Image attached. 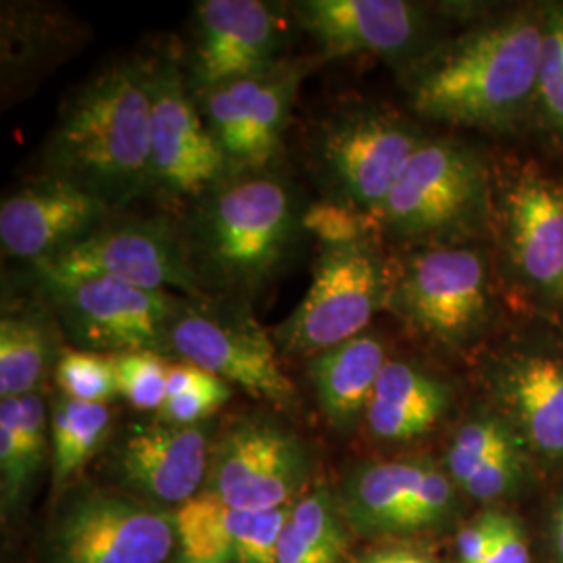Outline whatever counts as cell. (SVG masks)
Instances as JSON below:
<instances>
[{
  "instance_id": "cell-1",
  "label": "cell",
  "mask_w": 563,
  "mask_h": 563,
  "mask_svg": "<svg viewBox=\"0 0 563 563\" xmlns=\"http://www.w3.org/2000/svg\"><path fill=\"white\" fill-rule=\"evenodd\" d=\"M305 209L276 167L228 176L181 209L176 225L202 299L253 307L297 260Z\"/></svg>"
},
{
  "instance_id": "cell-2",
  "label": "cell",
  "mask_w": 563,
  "mask_h": 563,
  "mask_svg": "<svg viewBox=\"0 0 563 563\" xmlns=\"http://www.w3.org/2000/svg\"><path fill=\"white\" fill-rule=\"evenodd\" d=\"M544 9L505 13L437 42L402 74L411 111L426 121L509 130L537 107Z\"/></svg>"
},
{
  "instance_id": "cell-3",
  "label": "cell",
  "mask_w": 563,
  "mask_h": 563,
  "mask_svg": "<svg viewBox=\"0 0 563 563\" xmlns=\"http://www.w3.org/2000/svg\"><path fill=\"white\" fill-rule=\"evenodd\" d=\"M151 57L107 65L60 107L42 148V174L71 181L120 213L153 195Z\"/></svg>"
},
{
  "instance_id": "cell-4",
  "label": "cell",
  "mask_w": 563,
  "mask_h": 563,
  "mask_svg": "<svg viewBox=\"0 0 563 563\" xmlns=\"http://www.w3.org/2000/svg\"><path fill=\"white\" fill-rule=\"evenodd\" d=\"M490 216V181L481 155L453 139H426L380 211L376 234L416 246L465 244Z\"/></svg>"
},
{
  "instance_id": "cell-5",
  "label": "cell",
  "mask_w": 563,
  "mask_h": 563,
  "mask_svg": "<svg viewBox=\"0 0 563 563\" xmlns=\"http://www.w3.org/2000/svg\"><path fill=\"white\" fill-rule=\"evenodd\" d=\"M426 139L416 121L390 107L349 102L316 125L307 162L322 199L374 220Z\"/></svg>"
},
{
  "instance_id": "cell-6",
  "label": "cell",
  "mask_w": 563,
  "mask_h": 563,
  "mask_svg": "<svg viewBox=\"0 0 563 563\" xmlns=\"http://www.w3.org/2000/svg\"><path fill=\"white\" fill-rule=\"evenodd\" d=\"M386 311L413 336L441 349L474 344L493 318L490 272L483 249L416 246L390 262Z\"/></svg>"
},
{
  "instance_id": "cell-7",
  "label": "cell",
  "mask_w": 563,
  "mask_h": 563,
  "mask_svg": "<svg viewBox=\"0 0 563 563\" xmlns=\"http://www.w3.org/2000/svg\"><path fill=\"white\" fill-rule=\"evenodd\" d=\"M388 286L390 262L378 236L322 244L305 297L272 330L278 351L313 357L367 332L372 320L386 311Z\"/></svg>"
},
{
  "instance_id": "cell-8",
  "label": "cell",
  "mask_w": 563,
  "mask_h": 563,
  "mask_svg": "<svg viewBox=\"0 0 563 563\" xmlns=\"http://www.w3.org/2000/svg\"><path fill=\"white\" fill-rule=\"evenodd\" d=\"M34 280L63 339L74 349L102 355L169 353L172 325L188 301L167 290H146L99 276Z\"/></svg>"
},
{
  "instance_id": "cell-9",
  "label": "cell",
  "mask_w": 563,
  "mask_h": 563,
  "mask_svg": "<svg viewBox=\"0 0 563 563\" xmlns=\"http://www.w3.org/2000/svg\"><path fill=\"white\" fill-rule=\"evenodd\" d=\"M169 353L276 407H290L297 399V388L278 362L274 336L255 320L251 307L188 299L172 325Z\"/></svg>"
},
{
  "instance_id": "cell-10",
  "label": "cell",
  "mask_w": 563,
  "mask_h": 563,
  "mask_svg": "<svg viewBox=\"0 0 563 563\" xmlns=\"http://www.w3.org/2000/svg\"><path fill=\"white\" fill-rule=\"evenodd\" d=\"M148 95L153 195L186 209L222 184L230 167L202 120L180 59L151 57Z\"/></svg>"
},
{
  "instance_id": "cell-11",
  "label": "cell",
  "mask_w": 563,
  "mask_h": 563,
  "mask_svg": "<svg viewBox=\"0 0 563 563\" xmlns=\"http://www.w3.org/2000/svg\"><path fill=\"white\" fill-rule=\"evenodd\" d=\"M32 278H111L146 290L202 299L181 246L176 220L118 218V213L48 262L30 265Z\"/></svg>"
},
{
  "instance_id": "cell-12",
  "label": "cell",
  "mask_w": 563,
  "mask_h": 563,
  "mask_svg": "<svg viewBox=\"0 0 563 563\" xmlns=\"http://www.w3.org/2000/svg\"><path fill=\"white\" fill-rule=\"evenodd\" d=\"M316 59H286L267 74L195 97L230 176L276 167L292 104Z\"/></svg>"
},
{
  "instance_id": "cell-13",
  "label": "cell",
  "mask_w": 563,
  "mask_h": 563,
  "mask_svg": "<svg viewBox=\"0 0 563 563\" xmlns=\"http://www.w3.org/2000/svg\"><path fill=\"white\" fill-rule=\"evenodd\" d=\"M288 21L265 0H201L181 69L195 97L267 74L284 63Z\"/></svg>"
},
{
  "instance_id": "cell-14",
  "label": "cell",
  "mask_w": 563,
  "mask_h": 563,
  "mask_svg": "<svg viewBox=\"0 0 563 563\" xmlns=\"http://www.w3.org/2000/svg\"><path fill=\"white\" fill-rule=\"evenodd\" d=\"M178 541L174 516L130 497L88 488L63 509L53 563H163Z\"/></svg>"
},
{
  "instance_id": "cell-15",
  "label": "cell",
  "mask_w": 563,
  "mask_h": 563,
  "mask_svg": "<svg viewBox=\"0 0 563 563\" xmlns=\"http://www.w3.org/2000/svg\"><path fill=\"white\" fill-rule=\"evenodd\" d=\"M290 13L322 60L372 55L405 71L437 44L428 9L407 0H301Z\"/></svg>"
},
{
  "instance_id": "cell-16",
  "label": "cell",
  "mask_w": 563,
  "mask_h": 563,
  "mask_svg": "<svg viewBox=\"0 0 563 563\" xmlns=\"http://www.w3.org/2000/svg\"><path fill=\"white\" fill-rule=\"evenodd\" d=\"M311 457L299 437L276 422L249 418L232 423L213 444L209 486L232 509L288 507L307 483Z\"/></svg>"
},
{
  "instance_id": "cell-17",
  "label": "cell",
  "mask_w": 563,
  "mask_h": 563,
  "mask_svg": "<svg viewBox=\"0 0 563 563\" xmlns=\"http://www.w3.org/2000/svg\"><path fill=\"white\" fill-rule=\"evenodd\" d=\"M118 211L71 181L38 176L7 190L0 202L2 257L48 262L88 239Z\"/></svg>"
},
{
  "instance_id": "cell-18",
  "label": "cell",
  "mask_w": 563,
  "mask_h": 563,
  "mask_svg": "<svg viewBox=\"0 0 563 563\" xmlns=\"http://www.w3.org/2000/svg\"><path fill=\"white\" fill-rule=\"evenodd\" d=\"M507 260L547 302L563 301V186L537 172L509 181L499 201Z\"/></svg>"
},
{
  "instance_id": "cell-19",
  "label": "cell",
  "mask_w": 563,
  "mask_h": 563,
  "mask_svg": "<svg viewBox=\"0 0 563 563\" xmlns=\"http://www.w3.org/2000/svg\"><path fill=\"white\" fill-rule=\"evenodd\" d=\"M211 434L197 426L157 420L136 423L118 449V465L125 483L162 504H186L207 481Z\"/></svg>"
},
{
  "instance_id": "cell-20",
  "label": "cell",
  "mask_w": 563,
  "mask_h": 563,
  "mask_svg": "<svg viewBox=\"0 0 563 563\" xmlns=\"http://www.w3.org/2000/svg\"><path fill=\"white\" fill-rule=\"evenodd\" d=\"M86 41V23L65 7L48 2H2L0 74L4 104L32 95Z\"/></svg>"
},
{
  "instance_id": "cell-21",
  "label": "cell",
  "mask_w": 563,
  "mask_h": 563,
  "mask_svg": "<svg viewBox=\"0 0 563 563\" xmlns=\"http://www.w3.org/2000/svg\"><path fill=\"white\" fill-rule=\"evenodd\" d=\"M490 380L523 443L543 457H563L562 351H509L493 365Z\"/></svg>"
},
{
  "instance_id": "cell-22",
  "label": "cell",
  "mask_w": 563,
  "mask_h": 563,
  "mask_svg": "<svg viewBox=\"0 0 563 563\" xmlns=\"http://www.w3.org/2000/svg\"><path fill=\"white\" fill-rule=\"evenodd\" d=\"M451 397L441 376L420 363L388 357L365 411L367 430L386 443L416 441L441 422Z\"/></svg>"
},
{
  "instance_id": "cell-23",
  "label": "cell",
  "mask_w": 563,
  "mask_h": 563,
  "mask_svg": "<svg viewBox=\"0 0 563 563\" xmlns=\"http://www.w3.org/2000/svg\"><path fill=\"white\" fill-rule=\"evenodd\" d=\"M386 362L383 336L369 330L309 357L307 376L325 420L342 432L357 426Z\"/></svg>"
},
{
  "instance_id": "cell-24",
  "label": "cell",
  "mask_w": 563,
  "mask_h": 563,
  "mask_svg": "<svg viewBox=\"0 0 563 563\" xmlns=\"http://www.w3.org/2000/svg\"><path fill=\"white\" fill-rule=\"evenodd\" d=\"M60 328L38 295L34 301L2 302L0 399L38 393L51 365L59 362Z\"/></svg>"
},
{
  "instance_id": "cell-25",
  "label": "cell",
  "mask_w": 563,
  "mask_h": 563,
  "mask_svg": "<svg viewBox=\"0 0 563 563\" xmlns=\"http://www.w3.org/2000/svg\"><path fill=\"white\" fill-rule=\"evenodd\" d=\"M428 462H384L357 470L349 483L353 516L369 528L395 530L397 518L416 495Z\"/></svg>"
},
{
  "instance_id": "cell-26",
  "label": "cell",
  "mask_w": 563,
  "mask_h": 563,
  "mask_svg": "<svg viewBox=\"0 0 563 563\" xmlns=\"http://www.w3.org/2000/svg\"><path fill=\"white\" fill-rule=\"evenodd\" d=\"M111 430V409L59 395L51 409L53 481L59 488L101 449Z\"/></svg>"
},
{
  "instance_id": "cell-27",
  "label": "cell",
  "mask_w": 563,
  "mask_h": 563,
  "mask_svg": "<svg viewBox=\"0 0 563 563\" xmlns=\"http://www.w3.org/2000/svg\"><path fill=\"white\" fill-rule=\"evenodd\" d=\"M344 532L328 490L292 505L278 544V563H341Z\"/></svg>"
},
{
  "instance_id": "cell-28",
  "label": "cell",
  "mask_w": 563,
  "mask_h": 563,
  "mask_svg": "<svg viewBox=\"0 0 563 563\" xmlns=\"http://www.w3.org/2000/svg\"><path fill=\"white\" fill-rule=\"evenodd\" d=\"M230 514L232 507L207 488L181 504L174 520L184 560L195 563L230 562Z\"/></svg>"
},
{
  "instance_id": "cell-29",
  "label": "cell",
  "mask_w": 563,
  "mask_h": 563,
  "mask_svg": "<svg viewBox=\"0 0 563 563\" xmlns=\"http://www.w3.org/2000/svg\"><path fill=\"white\" fill-rule=\"evenodd\" d=\"M518 441L522 437L501 416H481L463 423L446 455L451 478L463 486L488 457Z\"/></svg>"
},
{
  "instance_id": "cell-30",
  "label": "cell",
  "mask_w": 563,
  "mask_h": 563,
  "mask_svg": "<svg viewBox=\"0 0 563 563\" xmlns=\"http://www.w3.org/2000/svg\"><path fill=\"white\" fill-rule=\"evenodd\" d=\"M60 395L84 402L107 405L120 395L111 355L80 349H63L55 365Z\"/></svg>"
},
{
  "instance_id": "cell-31",
  "label": "cell",
  "mask_w": 563,
  "mask_h": 563,
  "mask_svg": "<svg viewBox=\"0 0 563 563\" xmlns=\"http://www.w3.org/2000/svg\"><path fill=\"white\" fill-rule=\"evenodd\" d=\"M120 395L141 411H162L167 401V374L172 363L163 353L130 351L111 355Z\"/></svg>"
},
{
  "instance_id": "cell-32",
  "label": "cell",
  "mask_w": 563,
  "mask_h": 563,
  "mask_svg": "<svg viewBox=\"0 0 563 563\" xmlns=\"http://www.w3.org/2000/svg\"><path fill=\"white\" fill-rule=\"evenodd\" d=\"M290 509L292 505L265 511L232 509V560L236 563H278V544L284 526L290 518Z\"/></svg>"
},
{
  "instance_id": "cell-33",
  "label": "cell",
  "mask_w": 563,
  "mask_h": 563,
  "mask_svg": "<svg viewBox=\"0 0 563 563\" xmlns=\"http://www.w3.org/2000/svg\"><path fill=\"white\" fill-rule=\"evenodd\" d=\"M537 109L555 132L563 134V4L544 9Z\"/></svg>"
},
{
  "instance_id": "cell-34",
  "label": "cell",
  "mask_w": 563,
  "mask_h": 563,
  "mask_svg": "<svg viewBox=\"0 0 563 563\" xmlns=\"http://www.w3.org/2000/svg\"><path fill=\"white\" fill-rule=\"evenodd\" d=\"M302 228L309 236L322 244H344V242L362 241L376 234V223L362 211L346 207L342 202H309L302 216Z\"/></svg>"
},
{
  "instance_id": "cell-35",
  "label": "cell",
  "mask_w": 563,
  "mask_h": 563,
  "mask_svg": "<svg viewBox=\"0 0 563 563\" xmlns=\"http://www.w3.org/2000/svg\"><path fill=\"white\" fill-rule=\"evenodd\" d=\"M451 505H453L451 478L430 463L416 495L399 514L395 530H418L423 526L441 522L449 514Z\"/></svg>"
},
{
  "instance_id": "cell-36",
  "label": "cell",
  "mask_w": 563,
  "mask_h": 563,
  "mask_svg": "<svg viewBox=\"0 0 563 563\" xmlns=\"http://www.w3.org/2000/svg\"><path fill=\"white\" fill-rule=\"evenodd\" d=\"M523 441L509 444L504 451L495 453L470 476V481L463 484L467 495H472L476 501H495L504 497L505 493L518 483L522 474V446Z\"/></svg>"
},
{
  "instance_id": "cell-37",
  "label": "cell",
  "mask_w": 563,
  "mask_h": 563,
  "mask_svg": "<svg viewBox=\"0 0 563 563\" xmlns=\"http://www.w3.org/2000/svg\"><path fill=\"white\" fill-rule=\"evenodd\" d=\"M20 416H18V441H20V463L23 483L27 484L41 470L46 455V405L38 393L18 397Z\"/></svg>"
},
{
  "instance_id": "cell-38",
  "label": "cell",
  "mask_w": 563,
  "mask_h": 563,
  "mask_svg": "<svg viewBox=\"0 0 563 563\" xmlns=\"http://www.w3.org/2000/svg\"><path fill=\"white\" fill-rule=\"evenodd\" d=\"M18 416L20 399L7 397L0 399V476H2V497L13 504L25 488L21 476L20 441H18Z\"/></svg>"
},
{
  "instance_id": "cell-39",
  "label": "cell",
  "mask_w": 563,
  "mask_h": 563,
  "mask_svg": "<svg viewBox=\"0 0 563 563\" xmlns=\"http://www.w3.org/2000/svg\"><path fill=\"white\" fill-rule=\"evenodd\" d=\"M232 390L230 386L216 378L213 383L201 386L197 390H190L186 395H178L167 399L162 407V420L178 426H197L209 416H213L223 402L230 399Z\"/></svg>"
},
{
  "instance_id": "cell-40",
  "label": "cell",
  "mask_w": 563,
  "mask_h": 563,
  "mask_svg": "<svg viewBox=\"0 0 563 563\" xmlns=\"http://www.w3.org/2000/svg\"><path fill=\"white\" fill-rule=\"evenodd\" d=\"M504 520V516H484L463 528L457 537V551L463 563H484L490 547L501 532Z\"/></svg>"
},
{
  "instance_id": "cell-41",
  "label": "cell",
  "mask_w": 563,
  "mask_h": 563,
  "mask_svg": "<svg viewBox=\"0 0 563 563\" xmlns=\"http://www.w3.org/2000/svg\"><path fill=\"white\" fill-rule=\"evenodd\" d=\"M484 563H530V553L522 532L509 518H505L501 532L490 547Z\"/></svg>"
},
{
  "instance_id": "cell-42",
  "label": "cell",
  "mask_w": 563,
  "mask_h": 563,
  "mask_svg": "<svg viewBox=\"0 0 563 563\" xmlns=\"http://www.w3.org/2000/svg\"><path fill=\"white\" fill-rule=\"evenodd\" d=\"M213 380H216V376H211L209 372H205L192 363H176L169 367V374H167V399L197 390Z\"/></svg>"
},
{
  "instance_id": "cell-43",
  "label": "cell",
  "mask_w": 563,
  "mask_h": 563,
  "mask_svg": "<svg viewBox=\"0 0 563 563\" xmlns=\"http://www.w3.org/2000/svg\"><path fill=\"white\" fill-rule=\"evenodd\" d=\"M357 563H430L422 555L411 551H378L369 553Z\"/></svg>"
},
{
  "instance_id": "cell-44",
  "label": "cell",
  "mask_w": 563,
  "mask_h": 563,
  "mask_svg": "<svg viewBox=\"0 0 563 563\" xmlns=\"http://www.w3.org/2000/svg\"><path fill=\"white\" fill-rule=\"evenodd\" d=\"M555 544H558V553L563 562V518H558L555 523Z\"/></svg>"
},
{
  "instance_id": "cell-45",
  "label": "cell",
  "mask_w": 563,
  "mask_h": 563,
  "mask_svg": "<svg viewBox=\"0 0 563 563\" xmlns=\"http://www.w3.org/2000/svg\"><path fill=\"white\" fill-rule=\"evenodd\" d=\"M558 518H563V505H562V509H560V516H558Z\"/></svg>"
},
{
  "instance_id": "cell-46",
  "label": "cell",
  "mask_w": 563,
  "mask_h": 563,
  "mask_svg": "<svg viewBox=\"0 0 563 563\" xmlns=\"http://www.w3.org/2000/svg\"><path fill=\"white\" fill-rule=\"evenodd\" d=\"M181 563H195V562H188V560H184V558H181Z\"/></svg>"
}]
</instances>
